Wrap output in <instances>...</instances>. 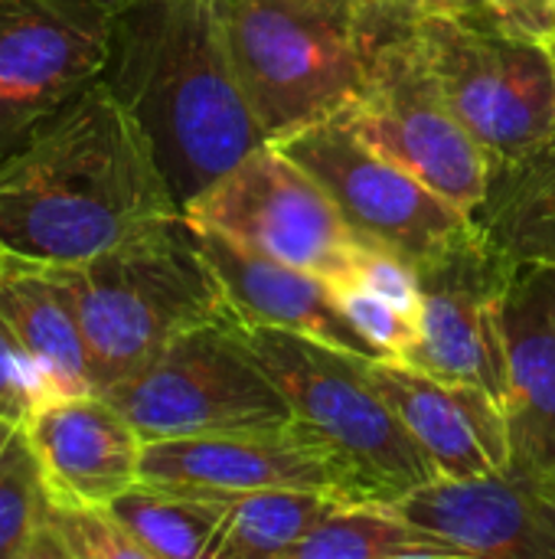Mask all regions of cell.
I'll list each match as a JSON object with an SVG mask.
<instances>
[{"instance_id":"cell-7","label":"cell","mask_w":555,"mask_h":559,"mask_svg":"<svg viewBox=\"0 0 555 559\" xmlns=\"http://www.w3.org/2000/svg\"><path fill=\"white\" fill-rule=\"evenodd\" d=\"M409 16L442 95L491 164L553 131L555 43L514 33L491 13Z\"/></svg>"},{"instance_id":"cell-24","label":"cell","mask_w":555,"mask_h":559,"mask_svg":"<svg viewBox=\"0 0 555 559\" xmlns=\"http://www.w3.org/2000/svg\"><path fill=\"white\" fill-rule=\"evenodd\" d=\"M49 514V491L36 452L20 426L0 452V559H36Z\"/></svg>"},{"instance_id":"cell-9","label":"cell","mask_w":555,"mask_h":559,"mask_svg":"<svg viewBox=\"0 0 555 559\" xmlns=\"http://www.w3.org/2000/svg\"><path fill=\"white\" fill-rule=\"evenodd\" d=\"M183 216L245 249L337 282L360 242L330 193L278 144L262 141L200 190Z\"/></svg>"},{"instance_id":"cell-22","label":"cell","mask_w":555,"mask_h":559,"mask_svg":"<svg viewBox=\"0 0 555 559\" xmlns=\"http://www.w3.org/2000/svg\"><path fill=\"white\" fill-rule=\"evenodd\" d=\"M340 504L317 491H252L229 504L206 559H288V554Z\"/></svg>"},{"instance_id":"cell-17","label":"cell","mask_w":555,"mask_h":559,"mask_svg":"<svg viewBox=\"0 0 555 559\" xmlns=\"http://www.w3.org/2000/svg\"><path fill=\"white\" fill-rule=\"evenodd\" d=\"M193 233L222 285L232 318L245 324L291 331L357 357H379L376 347L340 311L327 278L245 249L219 233L200 226H193Z\"/></svg>"},{"instance_id":"cell-33","label":"cell","mask_w":555,"mask_h":559,"mask_svg":"<svg viewBox=\"0 0 555 559\" xmlns=\"http://www.w3.org/2000/svg\"><path fill=\"white\" fill-rule=\"evenodd\" d=\"M553 43H555V36H553Z\"/></svg>"},{"instance_id":"cell-20","label":"cell","mask_w":555,"mask_h":559,"mask_svg":"<svg viewBox=\"0 0 555 559\" xmlns=\"http://www.w3.org/2000/svg\"><path fill=\"white\" fill-rule=\"evenodd\" d=\"M471 219L481 242L514 269L555 265V128L523 154L491 164Z\"/></svg>"},{"instance_id":"cell-6","label":"cell","mask_w":555,"mask_h":559,"mask_svg":"<svg viewBox=\"0 0 555 559\" xmlns=\"http://www.w3.org/2000/svg\"><path fill=\"white\" fill-rule=\"evenodd\" d=\"M337 121L468 216L484 200L491 160L442 95L409 13L366 3V75Z\"/></svg>"},{"instance_id":"cell-5","label":"cell","mask_w":555,"mask_h":559,"mask_svg":"<svg viewBox=\"0 0 555 559\" xmlns=\"http://www.w3.org/2000/svg\"><path fill=\"white\" fill-rule=\"evenodd\" d=\"M232 328L258 370L275 383L291 416L327 439L357 468L373 501L393 504L442 478L406 423L370 386L363 370L366 357L239 318H232Z\"/></svg>"},{"instance_id":"cell-31","label":"cell","mask_w":555,"mask_h":559,"mask_svg":"<svg viewBox=\"0 0 555 559\" xmlns=\"http://www.w3.org/2000/svg\"><path fill=\"white\" fill-rule=\"evenodd\" d=\"M101 3H108V7H111V10H114V0H101Z\"/></svg>"},{"instance_id":"cell-16","label":"cell","mask_w":555,"mask_h":559,"mask_svg":"<svg viewBox=\"0 0 555 559\" xmlns=\"http://www.w3.org/2000/svg\"><path fill=\"white\" fill-rule=\"evenodd\" d=\"M363 370L442 478H484L510 468L507 413L491 393L429 377L399 360L366 357Z\"/></svg>"},{"instance_id":"cell-14","label":"cell","mask_w":555,"mask_h":559,"mask_svg":"<svg viewBox=\"0 0 555 559\" xmlns=\"http://www.w3.org/2000/svg\"><path fill=\"white\" fill-rule=\"evenodd\" d=\"M468 559H555V481L527 472L438 478L389 504Z\"/></svg>"},{"instance_id":"cell-27","label":"cell","mask_w":555,"mask_h":559,"mask_svg":"<svg viewBox=\"0 0 555 559\" xmlns=\"http://www.w3.org/2000/svg\"><path fill=\"white\" fill-rule=\"evenodd\" d=\"M43 396H49L43 373L0 314V416L23 423Z\"/></svg>"},{"instance_id":"cell-18","label":"cell","mask_w":555,"mask_h":559,"mask_svg":"<svg viewBox=\"0 0 555 559\" xmlns=\"http://www.w3.org/2000/svg\"><path fill=\"white\" fill-rule=\"evenodd\" d=\"M504 328L510 468L555 481V265L514 269Z\"/></svg>"},{"instance_id":"cell-15","label":"cell","mask_w":555,"mask_h":559,"mask_svg":"<svg viewBox=\"0 0 555 559\" xmlns=\"http://www.w3.org/2000/svg\"><path fill=\"white\" fill-rule=\"evenodd\" d=\"M23 429L52 501L111 504L141 481L144 439L101 393H49Z\"/></svg>"},{"instance_id":"cell-10","label":"cell","mask_w":555,"mask_h":559,"mask_svg":"<svg viewBox=\"0 0 555 559\" xmlns=\"http://www.w3.org/2000/svg\"><path fill=\"white\" fill-rule=\"evenodd\" d=\"M278 144L337 203L366 239L406 255L415 269L478 239L474 219L412 170L376 154L343 121L327 118Z\"/></svg>"},{"instance_id":"cell-8","label":"cell","mask_w":555,"mask_h":559,"mask_svg":"<svg viewBox=\"0 0 555 559\" xmlns=\"http://www.w3.org/2000/svg\"><path fill=\"white\" fill-rule=\"evenodd\" d=\"M144 442L226 436L294 423L275 383L258 370L232 328V314L190 328L147 367L101 390Z\"/></svg>"},{"instance_id":"cell-32","label":"cell","mask_w":555,"mask_h":559,"mask_svg":"<svg viewBox=\"0 0 555 559\" xmlns=\"http://www.w3.org/2000/svg\"><path fill=\"white\" fill-rule=\"evenodd\" d=\"M118 3H124V0H114V7H118Z\"/></svg>"},{"instance_id":"cell-4","label":"cell","mask_w":555,"mask_h":559,"mask_svg":"<svg viewBox=\"0 0 555 559\" xmlns=\"http://www.w3.org/2000/svg\"><path fill=\"white\" fill-rule=\"evenodd\" d=\"M229 29L236 79L265 141L337 118L363 88V0H232Z\"/></svg>"},{"instance_id":"cell-19","label":"cell","mask_w":555,"mask_h":559,"mask_svg":"<svg viewBox=\"0 0 555 559\" xmlns=\"http://www.w3.org/2000/svg\"><path fill=\"white\" fill-rule=\"evenodd\" d=\"M0 314L49 393H98L75 311L52 265L0 249Z\"/></svg>"},{"instance_id":"cell-3","label":"cell","mask_w":555,"mask_h":559,"mask_svg":"<svg viewBox=\"0 0 555 559\" xmlns=\"http://www.w3.org/2000/svg\"><path fill=\"white\" fill-rule=\"evenodd\" d=\"M52 272L75 311L98 393L147 367L190 328L232 314L186 216Z\"/></svg>"},{"instance_id":"cell-23","label":"cell","mask_w":555,"mask_h":559,"mask_svg":"<svg viewBox=\"0 0 555 559\" xmlns=\"http://www.w3.org/2000/svg\"><path fill=\"white\" fill-rule=\"evenodd\" d=\"M232 501L134 485L108 508L150 559H206Z\"/></svg>"},{"instance_id":"cell-26","label":"cell","mask_w":555,"mask_h":559,"mask_svg":"<svg viewBox=\"0 0 555 559\" xmlns=\"http://www.w3.org/2000/svg\"><path fill=\"white\" fill-rule=\"evenodd\" d=\"M340 311L350 318V324L376 347L379 360H399L412 364V354L419 347V321L399 311L396 305L363 292L360 285L337 282L330 285Z\"/></svg>"},{"instance_id":"cell-29","label":"cell","mask_w":555,"mask_h":559,"mask_svg":"<svg viewBox=\"0 0 555 559\" xmlns=\"http://www.w3.org/2000/svg\"><path fill=\"white\" fill-rule=\"evenodd\" d=\"M363 3L402 10V13H491L487 0H363Z\"/></svg>"},{"instance_id":"cell-2","label":"cell","mask_w":555,"mask_h":559,"mask_svg":"<svg viewBox=\"0 0 555 559\" xmlns=\"http://www.w3.org/2000/svg\"><path fill=\"white\" fill-rule=\"evenodd\" d=\"M232 0H124L101 79L144 124L180 206L265 141L232 62Z\"/></svg>"},{"instance_id":"cell-21","label":"cell","mask_w":555,"mask_h":559,"mask_svg":"<svg viewBox=\"0 0 555 559\" xmlns=\"http://www.w3.org/2000/svg\"><path fill=\"white\" fill-rule=\"evenodd\" d=\"M288 559H468V554L429 527L412 524L383 501L340 504Z\"/></svg>"},{"instance_id":"cell-30","label":"cell","mask_w":555,"mask_h":559,"mask_svg":"<svg viewBox=\"0 0 555 559\" xmlns=\"http://www.w3.org/2000/svg\"><path fill=\"white\" fill-rule=\"evenodd\" d=\"M23 423H16V419H10V416H0V452L7 449V442L16 436V429H20Z\"/></svg>"},{"instance_id":"cell-13","label":"cell","mask_w":555,"mask_h":559,"mask_svg":"<svg viewBox=\"0 0 555 559\" xmlns=\"http://www.w3.org/2000/svg\"><path fill=\"white\" fill-rule=\"evenodd\" d=\"M514 265L491 252L481 236L419 269L422 318L412 364L429 377L491 393L507 406V328L504 308Z\"/></svg>"},{"instance_id":"cell-12","label":"cell","mask_w":555,"mask_h":559,"mask_svg":"<svg viewBox=\"0 0 555 559\" xmlns=\"http://www.w3.org/2000/svg\"><path fill=\"white\" fill-rule=\"evenodd\" d=\"M111 13L101 0H0V154L101 79Z\"/></svg>"},{"instance_id":"cell-1","label":"cell","mask_w":555,"mask_h":559,"mask_svg":"<svg viewBox=\"0 0 555 559\" xmlns=\"http://www.w3.org/2000/svg\"><path fill=\"white\" fill-rule=\"evenodd\" d=\"M183 216L157 151L105 79L0 154V249L75 265Z\"/></svg>"},{"instance_id":"cell-11","label":"cell","mask_w":555,"mask_h":559,"mask_svg":"<svg viewBox=\"0 0 555 559\" xmlns=\"http://www.w3.org/2000/svg\"><path fill=\"white\" fill-rule=\"evenodd\" d=\"M141 485L216 501L252 491H317L350 504L373 501L357 468L298 419L278 429L144 442Z\"/></svg>"},{"instance_id":"cell-28","label":"cell","mask_w":555,"mask_h":559,"mask_svg":"<svg viewBox=\"0 0 555 559\" xmlns=\"http://www.w3.org/2000/svg\"><path fill=\"white\" fill-rule=\"evenodd\" d=\"M487 10L507 29L553 43L555 0H487Z\"/></svg>"},{"instance_id":"cell-25","label":"cell","mask_w":555,"mask_h":559,"mask_svg":"<svg viewBox=\"0 0 555 559\" xmlns=\"http://www.w3.org/2000/svg\"><path fill=\"white\" fill-rule=\"evenodd\" d=\"M36 559H150L108 504L52 501Z\"/></svg>"}]
</instances>
